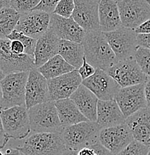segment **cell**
Instances as JSON below:
<instances>
[{
    "mask_svg": "<svg viewBox=\"0 0 150 155\" xmlns=\"http://www.w3.org/2000/svg\"><path fill=\"white\" fill-rule=\"evenodd\" d=\"M82 43L87 61L96 69L107 71L118 61L101 31H87Z\"/></svg>",
    "mask_w": 150,
    "mask_h": 155,
    "instance_id": "6da1fadb",
    "label": "cell"
},
{
    "mask_svg": "<svg viewBox=\"0 0 150 155\" xmlns=\"http://www.w3.org/2000/svg\"><path fill=\"white\" fill-rule=\"evenodd\" d=\"M17 148L24 155H61L67 149L59 132L33 133Z\"/></svg>",
    "mask_w": 150,
    "mask_h": 155,
    "instance_id": "7a4b0ae2",
    "label": "cell"
},
{
    "mask_svg": "<svg viewBox=\"0 0 150 155\" xmlns=\"http://www.w3.org/2000/svg\"><path fill=\"white\" fill-rule=\"evenodd\" d=\"M28 114L32 133H61L64 129L55 101L37 104L28 110Z\"/></svg>",
    "mask_w": 150,
    "mask_h": 155,
    "instance_id": "3957f363",
    "label": "cell"
},
{
    "mask_svg": "<svg viewBox=\"0 0 150 155\" xmlns=\"http://www.w3.org/2000/svg\"><path fill=\"white\" fill-rule=\"evenodd\" d=\"M101 127L96 122H82L64 127L61 131L67 149L78 151L98 142Z\"/></svg>",
    "mask_w": 150,
    "mask_h": 155,
    "instance_id": "277c9868",
    "label": "cell"
},
{
    "mask_svg": "<svg viewBox=\"0 0 150 155\" xmlns=\"http://www.w3.org/2000/svg\"><path fill=\"white\" fill-rule=\"evenodd\" d=\"M0 117L5 134L9 139L22 140L31 133L29 117L25 105L1 110Z\"/></svg>",
    "mask_w": 150,
    "mask_h": 155,
    "instance_id": "5b68a950",
    "label": "cell"
},
{
    "mask_svg": "<svg viewBox=\"0 0 150 155\" xmlns=\"http://www.w3.org/2000/svg\"><path fill=\"white\" fill-rule=\"evenodd\" d=\"M28 73L29 72H13L0 81L3 97L2 109L25 105V87Z\"/></svg>",
    "mask_w": 150,
    "mask_h": 155,
    "instance_id": "8992f818",
    "label": "cell"
},
{
    "mask_svg": "<svg viewBox=\"0 0 150 155\" xmlns=\"http://www.w3.org/2000/svg\"><path fill=\"white\" fill-rule=\"evenodd\" d=\"M104 35L118 61L135 58L139 46L138 34L134 29L122 26L113 31L105 32Z\"/></svg>",
    "mask_w": 150,
    "mask_h": 155,
    "instance_id": "52a82bcc",
    "label": "cell"
},
{
    "mask_svg": "<svg viewBox=\"0 0 150 155\" xmlns=\"http://www.w3.org/2000/svg\"><path fill=\"white\" fill-rule=\"evenodd\" d=\"M106 72L120 87L146 84L149 79L143 73L135 58L118 61Z\"/></svg>",
    "mask_w": 150,
    "mask_h": 155,
    "instance_id": "ba28073f",
    "label": "cell"
},
{
    "mask_svg": "<svg viewBox=\"0 0 150 155\" xmlns=\"http://www.w3.org/2000/svg\"><path fill=\"white\" fill-rule=\"evenodd\" d=\"M33 68H35L33 57L27 54H14L11 49V40L0 39V69L5 75L29 72Z\"/></svg>",
    "mask_w": 150,
    "mask_h": 155,
    "instance_id": "9c48e42d",
    "label": "cell"
},
{
    "mask_svg": "<svg viewBox=\"0 0 150 155\" xmlns=\"http://www.w3.org/2000/svg\"><path fill=\"white\" fill-rule=\"evenodd\" d=\"M122 26L135 30L150 19V5L146 0H121L117 2Z\"/></svg>",
    "mask_w": 150,
    "mask_h": 155,
    "instance_id": "30bf717a",
    "label": "cell"
},
{
    "mask_svg": "<svg viewBox=\"0 0 150 155\" xmlns=\"http://www.w3.org/2000/svg\"><path fill=\"white\" fill-rule=\"evenodd\" d=\"M134 140L133 134L125 122L102 128L98 137L100 144L115 155L128 146Z\"/></svg>",
    "mask_w": 150,
    "mask_h": 155,
    "instance_id": "8fae6325",
    "label": "cell"
},
{
    "mask_svg": "<svg viewBox=\"0 0 150 155\" xmlns=\"http://www.w3.org/2000/svg\"><path fill=\"white\" fill-rule=\"evenodd\" d=\"M125 118L140 110L147 107L145 96V84L121 87L114 98Z\"/></svg>",
    "mask_w": 150,
    "mask_h": 155,
    "instance_id": "7c38bea8",
    "label": "cell"
},
{
    "mask_svg": "<svg viewBox=\"0 0 150 155\" xmlns=\"http://www.w3.org/2000/svg\"><path fill=\"white\" fill-rule=\"evenodd\" d=\"M51 14L45 11L32 10L20 14L16 30L38 40L49 28Z\"/></svg>",
    "mask_w": 150,
    "mask_h": 155,
    "instance_id": "4fadbf2b",
    "label": "cell"
},
{
    "mask_svg": "<svg viewBox=\"0 0 150 155\" xmlns=\"http://www.w3.org/2000/svg\"><path fill=\"white\" fill-rule=\"evenodd\" d=\"M82 84L88 88L99 100L108 101L114 99L117 92L121 88L107 72L96 69L92 76L82 81Z\"/></svg>",
    "mask_w": 150,
    "mask_h": 155,
    "instance_id": "5bb4252c",
    "label": "cell"
},
{
    "mask_svg": "<svg viewBox=\"0 0 150 155\" xmlns=\"http://www.w3.org/2000/svg\"><path fill=\"white\" fill-rule=\"evenodd\" d=\"M82 79L77 69L47 80L49 89L48 101H56L70 98L72 93L82 84Z\"/></svg>",
    "mask_w": 150,
    "mask_h": 155,
    "instance_id": "9a60e30c",
    "label": "cell"
},
{
    "mask_svg": "<svg viewBox=\"0 0 150 155\" xmlns=\"http://www.w3.org/2000/svg\"><path fill=\"white\" fill-rule=\"evenodd\" d=\"M72 18L86 31H101L99 19V2L96 0H74Z\"/></svg>",
    "mask_w": 150,
    "mask_h": 155,
    "instance_id": "2e32d148",
    "label": "cell"
},
{
    "mask_svg": "<svg viewBox=\"0 0 150 155\" xmlns=\"http://www.w3.org/2000/svg\"><path fill=\"white\" fill-rule=\"evenodd\" d=\"M48 93L47 79L37 68L31 69L25 87V107L27 110L48 101Z\"/></svg>",
    "mask_w": 150,
    "mask_h": 155,
    "instance_id": "e0dca14e",
    "label": "cell"
},
{
    "mask_svg": "<svg viewBox=\"0 0 150 155\" xmlns=\"http://www.w3.org/2000/svg\"><path fill=\"white\" fill-rule=\"evenodd\" d=\"M49 28L61 40L80 43L87 32L72 17L65 18L55 14H51Z\"/></svg>",
    "mask_w": 150,
    "mask_h": 155,
    "instance_id": "ac0fdd59",
    "label": "cell"
},
{
    "mask_svg": "<svg viewBox=\"0 0 150 155\" xmlns=\"http://www.w3.org/2000/svg\"><path fill=\"white\" fill-rule=\"evenodd\" d=\"M61 39L49 28L47 31L37 40L34 53L35 68H39L49 59L58 54Z\"/></svg>",
    "mask_w": 150,
    "mask_h": 155,
    "instance_id": "d6986e66",
    "label": "cell"
},
{
    "mask_svg": "<svg viewBox=\"0 0 150 155\" xmlns=\"http://www.w3.org/2000/svg\"><path fill=\"white\" fill-rule=\"evenodd\" d=\"M135 140L150 147V108L145 107L125 119Z\"/></svg>",
    "mask_w": 150,
    "mask_h": 155,
    "instance_id": "ffe728a7",
    "label": "cell"
},
{
    "mask_svg": "<svg viewBox=\"0 0 150 155\" xmlns=\"http://www.w3.org/2000/svg\"><path fill=\"white\" fill-rule=\"evenodd\" d=\"M125 119L115 99L99 100L96 122L101 128L125 123Z\"/></svg>",
    "mask_w": 150,
    "mask_h": 155,
    "instance_id": "44dd1931",
    "label": "cell"
},
{
    "mask_svg": "<svg viewBox=\"0 0 150 155\" xmlns=\"http://www.w3.org/2000/svg\"><path fill=\"white\" fill-rule=\"evenodd\" d=\"M70 98L88 120L96 122L99 99L89 89L82 84L75 92L72 93Z\"/></svg>",
    "mask_w": 150,
    "mask_h": 155,
    "instance_id": "7402d4cb",
    "label": "cell"
},
{
    "mask_svg": "<svg viewBox=\"0 0 150 155\" xmlns=\"http://www.w3.org/2000/svg\"><path fill=\"white\" fill-rule=\"evenodd\" d=\"M99 19L100 29L104 33L113 31L122 27L117 2L114 0H100Z\"/></svg>",
    "mask_w": 150,
    "mask_h": 155,
    "instance_id": "603a6c76",
    "label": "cell"
},
{
    "mask_svg": "<svg viewBox=\"0 0 150 155\" xmlns=\"http://www.w3.org/2000/svg\"><path fill=\"white\" fill-rule=\"evenodd\" d=\"M55 104L63 127L89 121L81 113L76 104L70 98L55 101Z\"/></svg>",
    "mask_w": 150,
    "mask_h": 155,
    "instance_id": "cb8c5ba5",
    "label": "cell"
},
{
    "mask_svg": "<svg viewBox=\"0 0 150 155\" xmlns=\"http://www.w3.org/2000/svg\"><path fill=\"white\" fill-rule=\"evenodd\" d=\"M58 54H60L69 64L78 70L83 64L85 49L82 43L61 40Z\"/></svg>",
    "mask_w": 150,
    "mask_h": 155,
    "instance_id": "d4e9b609",
    "label": "cell"
},
{
    "mask_svg": "<svg viewBox=\"0 0 150 155\" xmlns=\"http://www.w3.org/2000/svg\"><path fill=\"white\" fill-rule=\"evenodd\" d=\"M75 69V68L69 64L60 54H56L43 65L38 68V70L47 80L69 73Z\"/></svg>",
    "mask_w": 150,
    "mask_h": 155,
    "instance_id": "484cf974",
    "label": "cell"
},
{
    "mask_svg": "<svg viewBox=\"0 0 150 155\" xmlns=\"http://www.w3.org/2000/svg\"><path fill=\"white\" fill-rule=\"evenodd\" d=\"M20 14L12 8L0 9V39H5L16 28Z\"/></svg>",
    "mask_w": 150,
    "mask_h": 155,
    "instance_id": "4316f807",
    "label": "cell"
},
{
    "mask_svg": "<svg viewBox=\"0 0 150 155\" xmlns=\"http://www.w3.org/2000/svg\"><path fill=\"white\" fill-rule=\"evenodd\" d=\"M8 39L11 40H17L20 41L25 47V54L28 55L32 56L34 58V53H35V47L37 44V40L34 39L27 35H24L22 32L18 31L16 29H14L10 35L8 36Z\"/></svg>",
    "mask_w": 150,
    "mask_h": 155,
    "instance_id": "83f0119b",
    "label": "cell"
},
{
    "mask_svg": "<svg viewBox=\"0 0 150 155\" xmlns=\"http://www.w3.org/2000/svg\"><path fill=\"white\" fill-rule=\"evenodd\" d=\"M135 59L143 73L150 79V49L139 46L135 52Z\"/></svg>",
    "mask_w": 150,
    "mask_h": 155,
    "instance_id": "f1b7e54d",
    "label": "cell"
},
{
    "mask_svg": "<svg viewBox=\"0 0 150 155\" xmlns=\"http://www.w3.org/2000/svg\"><path fill=\"white\" fill-rule=\"evenodd\" d=\"M150 147L134 140L117 155H147Z\"/></svg>",
    "mask_w": 150,
    "mask_h": 155,
    "instance_id": "f546056e",
    "label": "cell"
},
{
    "mask_svg": "<svg viewBox=\"0 0 150 155\" xmlns=\"http://www.w3.org/2000/svg\"><path fill=\"white\" fill-rule=\"evenodd\" d=\"M75 8V1L74 0H61L52 14H55L65 18L72 17V13Z\"/></svg>",
    "mask_w": 150,
    "mask_h": 155,
    "instance_id": "4dcf8cb0",
    "label": "cell"
},
{
    "mask_svg": "<svg viewBox=\"0 0 150 155\" xmlns=\"http://www.w3.org/2000/svg\"><path fill=\"white\" fill-rule=\"evenodd\" d=\"M40 1V0H13L11 8L20 14H24L32 11L39 4Z\"/></svg>",
    "mask_w": 150,
    "mask_h": 155,
    "instance_id": "1f68e13d",
    "label": "cell"
},
{
    "mask_svg": "<svg viewBox=\"0 0 150 155\" xmlns=\"http://www.w3.org/2000/svg\"><path fill=\"white\" fill-rule=\"evenodd\" d=\"M61 0H40L39 4L33 10L45 11L49 14H52L56 5Z\"/></svg>",
    "mask_w": 150,
    "mask_h": 155,
    "instance_id": "d6a6232c",
    "label": "cell"
},
{
    "mask_svg": "<svg viewBox=\"0 0 150 155\" xmlns=\"http://www.w3.org/2000/svg\"><path fill=\"white\" fill-rule=\"evenodd\" d=\"M78 72L79 73L81 78H82V81H83L92 76L96 72V69L87 61L85 57H84L83 64L81 66L79 69H78Z\"/></svg>",
    "mask_w": 150,
    "mask_h": 155,
    "instance_id": "836d02e7",
    "label": "cell"
},
{
    "mask_svg": "<svg viewBox=\"0 0 150 155\" xmlns=\"http://www.w3.org/2000/svg\"><path fill=\"white\" fill-rule=\"evenodd\" d=\"M11 49L16 54H25V47L20 41L17 40H11Z\"/></svg>",
    "mask_w": 150,
    "mask_h": 155,
    "instance_id": "e575fe53",
    "label": "cell"
},
{
    "mask_svg": "<svg viewBox=\"0 0 150 155\" xmlns=\"http://www.w3.org/2000/svg\"><path fill=\"white\" fill-rule=\"evenodd\" d=\"M135 32L138 35H147V34H150V19H147L140 24L138 27H137L135 29Z\"/></svg>",
    "mask_w": 150,
    "mask_h": 155,
    "instance_id": "d590c367",
    "label": "cell"
},
{
    "mask_svg": "<svg viewBox=\"0 0 150 155\" xmlns=\"http://www.w3.org/2000/svg\"><path fill=\"white\" fill-rule=\"evenodd\" d=\"M138 46L150 49V34L147 35H138Z\"/></svg>",
    "mask_w": 150,
    "mask_h": 155,
    "instance_id": "8d00e7d4",
    "label": "cell"
},
{
    "mask_svg": "<svg viewBox=\"0 0 150 155\" xmlns=\"http://www.w3.org/2000/svg\"><path fill=\"white\" fill-rule=\"evenodd\" d=\"M95 151H96L98 155H115L113 153H111L110 151L107 149V148H105L104 146H102L99 141L96 142V143H94L93 145H90Z\"/></svg>",
    "mask_w": 150,
    "mask_h": 155,
    "instance_id": "74e56055",
    "label": "cell"
},
{
    "mask_svg": "<svg viewBox=\"0 0 150 155\" xmlns=\"http://www.w3.org/2000/svg\"><path fill=\"white\" fill-rule=\"evenodd\" d=\"M10 139L7 137L3 127L1 117H0V149H2L8 144Z\"/></svg>",
    "mask_w": 150,
    "mask_h": 155,
    "instance_id": "f35d334b",
    "label": "cell"
},
{
    "mask_svg": "<svg viewBox=\"0 0 150 155\" xmlns=\"http://www.w3.org/2000/svg\"><path fill=\"white\" fill-rule=\"evenodd\" d=\"M77 155H98V154L91 146H89L85 147L78 151Z\"/></svg>",
    "mask_w": 150,
    "mask_h": 155,
    "instance_id": "ab89813d",
    "label": "cell"
},
{
    "mask_svg": "<svg viewBox=\"0 0 150 155\" xmlns=\"http://www.w3.org/2000/svg\"><path fill=\"white\" fill-rule=\"evenodd\" d=\"M145 96H146L147 107L150 108V79L145 84Z\"/></svg>",
    "mask_w": 150,
    "mask_h": 155,
    "instance_id": "60d3db41",
    "label": "cell"
},
{
    "mask_svg": "<svg viewBox=\"0 0 150 155\" xmlns=\"http://www.w3.org/2000/svg\"><path fill=\"white\" fill-rule=\"evenodd\" d=\"M4 155H24L19 149H17V148H8L5 151V152L4 153Z\"/></svg>",
    "mask_w": 150,
    "mask_h": 155,
    "instance_id": "b9f144b4",
    "label": "cell"
},
{
    "mask_svg": "<svg viewBox=\"0 0 150 155\" xmlns=\"http://www.w3.org/2000/svg\"><path fill=\"white\" fill-rule=\"evenodd\" d=\"M13 0H0V9L11 8Z\"/></svg>",
    "mask_w": 150,
    "mask_h": 155,
    "instance_id": "7bdbcfd3",
    "label": "cell"
},
{
    "mask_svg": "<svg viewBox=\"0 0 150 155\" xmlns=\"http://www.w3.org/2000/svg\"><path fill=\"white\" fill-rule=\"evenodd\" d=\"M77 152L78 151H72V150L70 149H66V151L61 155H77Z\"/></svg>",
    "mask_w": 150,
    "mask_h": 155,
    "instance_id": "ee69618b",
    "label": "cell"
},
{
    "mask_svg": "<svg viewBox=\"0 0 150 155\" xmlns=\"http://www.w3.org/2000/svg\"><path fill=\"white\" fill-rule=\"evenodd\" d=\"M2 102H3V97H2V92L1 85H0V110L2 109Z\"/></svg>",
    "mask_w": 150,
    "mask_h": 155,
    "instance_id": "f6af8a7d",
    "label": "cell"
},
{
    "mask_svg": "<svg viewBox=\"0 0 150 155\" xmlns=\"http://www.w3.org/2000/svg\"><path fill=\"white\" fill-rule=\"evenodd\" d=\"M5 75L4 74V72L0 69V81L2 80V79L5 78Z\"/></svg>",
    "mask_w": 150,
    "mask_h": 155,
    "instance_id": "bcb514c9",
    "label": "cell"
},
{
    "mask_svg": "<svg viewBox=\"0 0 150 155\" xmlns=\"http://www.w3.org/2000/svg\"><path fill=\"white\" fill-rule=\"evenodd\" d=\"M0 155H4V154H3V153L2 152V151H1V150H0Z\"/></svg>",
    "mask_w": 150,
    "mask_h": 155,
    "instance_id": "7dc6e473",
    "label": "cell"
},
{
    "mask_svg": "<svg viewBox=\"0 0 150 155\" xmlns=\"http://www.w3.org/2000/svg\"><path fill=\"white\" fill-rule=\"evenodd\" d=\"M146 1H147V2L149 3V5H150V0H146Z\"/></svg>",
    "mask_w": 150,
    "mask_h": 155,
    "instance_id": "c3c4849f",
    "label": "cell"
},
{
    "mask_svg": "<svg viewBox=\"0 0 150 155\" xmlns=\"http://www.w3.org/2000/svg\"><path fill=\"white\" fill-rule=\"evenodd\" d=\"M114 1L117 2H119V1H121V0H114Z\"/></svg>",
    "mask_w": 150,
    "mask_h": 155,
    "instance_id": "681fc988",
    "label": "cell"
},
{
    "mask_svg": "<svg viewBox=\"0 0 150 155\" xmlns=\"http://www.w3.org/2000/svg\"><path fill=\"white\" fill-rule=\"evenodd\" d=\"M147 155H150V149H149V153H148V154Z\"/></svg>",
    "mask_w": 150,
    "mask_h": 155,
    "instance_id": "f907efd6",
    "label": "cell"
},
{
    "mask_svg": "<svg viewBox=\"0 0 150 155\" xmlns=\"http://www.w3.org/2000/svg\"><path fill=\"white\" fill-rule=\"evenodd\" d=\"M96 1H98V2H99V1H100V0H96Z\"/></svg>",
    "mask_w": 150,
    "mask_h": 155,
    "instance_id": "816d5d0a",
    "label": "cell"
}]
</instances>
